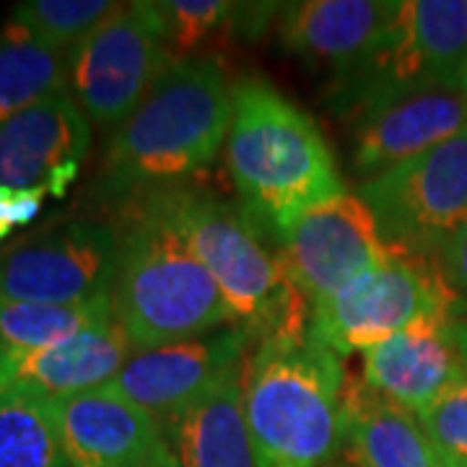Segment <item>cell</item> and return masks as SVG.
Masks as SVG:
<instances>
[{
    "label": "cell",
    "instance_id": "7c38bea8",
    "mask_svg": "<svg viewBox=\"0 0 467 467\" xmlns=\"http://www.w3.org/2000/svg\"><path fill=\"white\" fill-rule=\"evenodd\" d=\"M252 346L254 337L244 327L229 325L201 337L135 350L109 387L167 429L182 410L242 367Z\"/></svg>",
    "mask_w": 467,
    "mask_h": 467
},
{
    "label": "cell",
    "instance_id": "30bf717a",
    "mask_svg": "<svg viewBox=\"0 0 467 467\" xmlns=\"http://www.w3.org/2000/svg\"><path fill=\"white\" fill-rule=\"evenodd\" d=\"M119 229L104 221H60L0 247V296L78 306L112 294Z\"/></svg>",
    "mask_w": 467,
    "mask_h": 467
},
{
    "label": "cell",
    "instance_id": "cb8c5ba5",
    "mask_svg": "<svg viewBox=\"0 0 467 467\" xmlns=\"http://www.w3.org/2000/svg\"><path fill=\"white\" fill-rule=\"evenodd\" d=\"M117 8L112 0H26L11 21L55 50L73 52Z\"/></svg>",
    "mask_w": 467,
    "mask_h": 467
},
{
    "label": "cell",
    "instance_id": "277c9868",
    "mask_svg": "<svg viewBox=\"0 0 467 467\" xmlns=\"http://www.w3.org/2000/svg\"><path fill=\"white\" fill-rule=\"evenodd\" d=\"M130 202H143L182 236L213 275L234 325L244 327L254 343L309 327V304L291 284L278 252L265 244V232L239 202L195 184L149 192Z\"/></svg>",
    "mask_w": 467,
    "mask_h": 467
},
{
    "label": "cell",
    "instance_id": "5bb4252c",
    "mask_svg": "<svg viewBox=\"0 0 467 467\" xmlns=\"http://www.w3.org/2000/svg\"><path fill=\"white\" fill-rule=\"evenodd\" d=\"M88 150L91 119L60 91L0 125V187H47L50 198H66Z\"/></svg>",
    "mask_w": 467,
    "mask_h": 467
},
{
    "label": "cell",
    "instance_id": "9a60e30c",
    "mask_svg": "<svg viewBox=\"0 0 467 467\" xmlns=\"http://www.w3.org/2000/svg\"><path fill=\"white\" fill-rule=\"evenodd\" d=\"M350 164L358 174H382L467 128L465 86L410 91L353 119Z\"/></svg>",
    "mask_w": 467,
    "mask_h": 467
},
{
    "label": "cell",
    "instance_id": "d6986e66",
    "mask_svg": "<svg viewBox=\"0 0 467 467\" xmlns=\"http://www.w3.org/2000/svg\"><path fill=\"white\" fill-rule=\"evenodd\" d=\"M247 361L169 423L167 441L177 467H257L244 416Z\"/></svg>",
    "mask_w": 467,
    "mask_h": 467
},
{
    "label": "cell",
    "instance_id": "f546056e",
    "mask_svg": "<svg viewBox=\"0 0 467 467\" xmlns=\"http://www.w3.org/2000/svg\"><path fill=\"white\" fill-rule=\"evenodd\" d=\"M434 467H460V465H454V462H451V460H447V457H441V454H439V451H436Z\"/></svg>",
    "mask_w": 467,
    "mask_h": 467
},
{
    "label": "cell",
    "instance_id": "2e32d148",
    "mask_svg": "<svg viewBox=\"0 0 467 467\" xmlns=\"http://www.w3.org/2000/svg\"><path fill=\"white\" fill-rule=\"evenodd\" d=\"M133 353V340L109 317L45 348L0 356V392L66 400L107 387Z\"/></svg>",
    "mask_w": 467,
    "mask_h": 467
},
{
    "label": "cell",
    "instance_id": "ffe728a7",
    "mask_svg": "<svg viewBox=\"0 0 467 467\" xmlns=\"http://www.w3.org/2000/svg\"><path fill=\"white\" fill-rule=\"evenodd\" d=\"M353 467H434L436 451L416 413L374 392L364 379L346 384V441Z\"/></svg>",
    "mask_w": 467,
    "mask_h": 467
},
{
    "label": "cell",
    "instance_id": "4fadbf2b",
    "mask_svg": "<svg viewBox=\"0 0 467 467\" xmlns=\"http://www.w3.org/2000/svg\"><path fill=\"white\" fill-rule=\"evenodd\" d=\"M50 408L67 467H177L161 423L109 384Z\"/></svg>",
    "mask_w": 467,
    "mask_h": 467
},
{
    "label": "cell",
    "instance_id": "52a82bcc",
    "mask_svg": "<svg viewBox=\"0 0 467 467\" xmlns=\"http://www.w3.org/2000/svg\"><path fill=\"white\" fill-rule=\"evenodd\" d=\"M436 315L454 317L436 257L387 244L377 265L309 312V330L337 356H350Z\"/></svg>",
    "mask_w": 467,
    "mask_h": 467
},
{
    "label": "cell",
    "instance_id": "7a4b0ae2",
    "mask_svg": "<svg viewBox=\"0 0 467 467\" xmlns=\"http://www.w3.org/2000/svg\"><path fill=\"white\" fill-rule=\"evenodd\" d=\"M226 167L239 205L275 239L304 213L346 195L317 122L260 78L234 86Z\"/></svg>",
    "mask_w": 467,
    "mask_h": 467
},
{
    "label": "cell",
    "instance_id": "8fae6325",
    "mask_svg": "<svg viewBox=\"0 0 467 467\" xmlns=\"http://www.w3.org/2000/svg\"><path fill=\"white\" fill-rule=\"evenodd\" d=\"M275 242L285 273L309 312L377 265L387 250L371 208L350 192L304 213Z\"/></svg>",
    "mask_w": 467,
    "mask_h": 467
},
{
    "label": "cell",
    "instance_id": "83f0119b",
    "mask_svg": "<svg viewBox=\"0 0 467 467\" xmlns=\"http://www.w3.org/2000/svg\"><path fill=\"white\" fill-rule=\"evenodd\" d=\"M16 229L11 216V187H0V242L8 239V234Z\"/></svg>",
    "mask_w": 467,
    "mask_h": 467
},
{
    "label": "cell",
    "instance_id": "603a6c76",
    "mask_svg": "<svg viewBox=\"0 0 467 467\" xmlns=\"http://www.w3.org/2000/svg\"><path fill=\"white\" fill-rule=\"evenodd\" d=\"M0 467H67L50 402L0 392Z\"/></svg>",
    "mask_w": 467,
    "mask_h": 467
},
{
    "label": "cell",
    "instance_id": "ac0fdd59",
    "mask_svg": "<svg viewBox=\"0 0 467 467\" xmlns=\"http://www.w3.org/2000/svg\"><path fill=\"white\" fill-rule=\"evenodd\" d=\"M395 0H301L285 3L278 18L284 50L333 78L356 67L382 39Z\"/></svg>",
    "mask_w": 467,
    "mask_h": 467
},
{
    "label": "cell",
    "instance_id": "9c48e42d",
    "mask_svg": "<svg viewBox=\"0 0 467 467\" xmlns=\"http://www.w3.org/2000/svg\"><path fill=\"white\" fill-rule=\"evenodd\" d=\"M371 208L384 242L436 257L467 226V128L356 192Z\"/></svg>",
    "mask_w": 467,
    "mask_h": 467
},
{
    "label": "cell",
    "instance_id": "484cf974",
    "mask_svg": "<svg viewBox=\"0 0 467 467\" xmlns=\"http://www.w3.org/2000/svg\"><path fill=\"white\" fill-rule=\"evenodd\" d=\"M420 426L429 436L434 451L467 467V374L462 371L454 382L436 398L420 416Z\"/></svg>",
    "mask_w": 467,
    "mask_h": 467
},
{
    "label": "cell",
    "instance_id": "7402d4cb",
    "mask_svg": "<svg viewBox=\"0 0 467 467\" xmlns=\"http://www.w3.org/2000/svg\"><path fill=\"white\" fill-rule=\"evenodd\" d=\"M109 317H115L112 294L78 306H50L0 296V356L45 348Z\"/></svg>",
    "mask_w": 467,
    "mask_h": 467
},
{
    "label": "cell",
    "instance_id": "d4e9b609",
    "mask_svg": "<svg viewBox=\"0 0 467 467\" xmlns=\"http://www.w3.org/2000/svg\"><path fill=\"white\" fill-rule=\"evenodd\" d=\"M156 8L164 21L169 52L174 60L195 57L192 52L201 50L232 24L239 29V3L229 0H161Z\"/></svg>",
    "mask_w": 467,
    "mask_h": 467
},
{
    "label": "cell",
    "instance_id": "8992f818",
    "mask_svg": "<svg viewBox=\"0 0 467 467\" xmlns=\"http://www.w3.org/2000/svg\"><path fill=\"white\" fill-rule=\"evenodd\" d=\"M467 78V0H398L382 39L333 78L335 112L358 119L384 101Z\"/></svg>",
    "mask_w": 467,
    "mask_h": 467
},
{
    "label": "cell",
    "instance_id": "5b68a950",
    "mask_svg": "<svg viewBox=\"0 0 467 467\" xmlns=\"http://www.w3.org/2000/svg\"><path fill=\"white\" fill-rule=\"evenodd\" d=\"M119 229L112 309L135 350L159 348L234 325L213 275L180 234L143 202H128Z\"/></svg>",
    "mask_w": 467,
    "mask_h": 467
},
{
    "label": "cell",
    "instance_id": "f1b7e54d",
    "mask_svg": "<svg viewBox=\"0 0 467 467\" xmlns=\"http://www.w3.org/2000/svg\"><path fill=\"white\" fill-rule=\"evenodd\" d=\"M451 335H454V343H457V350H460V361H462V368H465L467 374V322L454 317Z\"/></svg>",
    "mask_w": 467,
    "mask_h": 467
},
{
    "label": "cell",
    "instance_id": "44dd1931",
    "mask_svg": "<svg viewBox=\"0 0 467 467\" xmlns=\"http://www.w3.org/2000/svg\"><path fill=\"white\" fill-rule=\"evenodd\" d=\"M73 52L55 50L8 18L0 32V125L70 88Z\"/></svg>",
    "mask_w": 467,
    "mask_h": 467
},
{
    "label": "cell",
    "instance_id": "3957f363",
    "mask_svg": "<svg viewBox=\"0 0 467 467\" xmlns=\"http://www.w3.org/2000/svg\"><path fill=\"white\" fill-rule=\"evenodd\" d=\"M343 356L309 327L254 343L244 371V416L257 467H330L346 441Z\"/></svg>",
    "mask_w": 467,
    "mask_h": 467
},
{
    "label": "cell",
    "instance_id": "6da1fadb",
    "mask_svg": "<svg viewBox=\"0 0 467 467\" xmlns=\"http://www.w3.org/2000/svg\"><path fill=\"white\" fill-rule=\"evenodd\" d=\"M234 86L216 57L177 60L117 128L97 180L104 202L190 184L216 161L232 128Z\"/></svg>",
    "mask_w": 467,
    "mask_h": 467
},
{
    "label": "cell",
    "instance_id": "e0dca14e",
    "mask_svg": "<svg viewBox=\"0 0 467 467\" xmlns=\"http://www.w3.org/2000/svg\"><path fill=\"white\" fill-rule=\"evenodd\" d=\"M451 315L423 317L364 353L361 379L387 400L420 416L465 368Z\"/></svg>",
    "mask_w": 467,
    "mask_h": 467
},
{
    "label": "cell",
    "instance_id": "ba28073f",
    "mask_svg": "<svg viewBox=\"0 0 467 467\" xmlns=\"http://www.w3.org/2000/svg\"><path fill=\"white\" fill-rule=\"evenodd\" d=\"M174 63L156 3H117L73 50L70 88L91 125L117 130Z\"/></svg>",
    "mask_w": 467,
    "mask_h": 467
},
{
    "label": "cell",
    "instance_id": "4dcf8cb0",
    "mask_svg": "<svg viewBox=\"0 0 467 467\" xmlns=\"http://www.w3.org/2000/svg\"><path fill=\"white\" fill-rule=\"evenodd\" d=\"M462 86H465V88H467V78H465V84H462Z\"/></svg>",
    "mask_w": 467,
    "mask_h": 467
},
{
    "label": "cell",
    "instance_id": "1f68e13d",
    "mask_svg": "<svg viewBox=\"0 0 467 467\" xmlns=\"http://www.w3.org/2000/svg\"><path fill=\"white\" fill-rule=\"evenodd\" d=\"M330 467H343V465H330Z\"/></svg>",
    "mask_w": 467,
    "mask_h": 467
},
{
    "label": "cell",
    "instance_id": "4316f807",
    "mask_svg": "<svg viewBox=\"0 0 467 467\" xmlns=\"http://www.w3.org/2000/svg\"><path fill=\"white\" fill-rule=\"evenodd\" d=\"M436 265L450 294L454 317L467 322V226L439 250Z\"/></svg>",
    "mask_w": 467,
    "mask_h": 467
}]
</instances>
